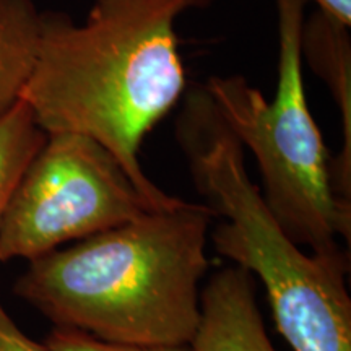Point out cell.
<instances>
[{
	"label": "cell",
	"mask_w": 351,
	"mask_h": 351,
	"mask_svg": "<svg viewBox=\"0 0 351 351\" xmlns=\"http://www.w3.org/2000/svg\"><path fill=\"white\" fill-rule=\"evenodd\" d=\"M152 204L103 145L46 134L0 219V262L33 258L142 217Z\"/></svg>",
	"instance_id": "5"
},
{
	"label": "cell",
	"mask_w": 351,
	"mask_h": 351,
	"mask_svg": "<svg viewBox=\"0 0 351 351\" xmlns=\"http://www.w3.org/2000/svg\"><path fill=\"white\" fill-rule=\"evenodd\" d=\"M44 142L46 132L21 99L0 117V219L21 174Z\"/></svg>",
	"instance_id": "9"
},
{
	"label": "cell",
	"mask_w": 351,
	"mask_h": 351,
	"mask_svg": "<svg viewBox=\"0 0 351 351\" xmlns=\"http://www.w3.org/2000/svg\"><path fill=\"white\" fill-rule=\"evenodd\" d=\"M208 205L181 200L29 261L15 295L99 340L189 345L208 270Z\"/></svg>",
	"instance_id": "2"
},
{
	"label": "cell",
	"mask_w": 351,
	"mask_h": 351,
	"mask_svg": "<svg viewBox=\"0 0 351 351\" xmlns=\"http://www.w3.org/2000/svg\"><path fill=\"white\" fill-rule=\"evenodd\" d=\"M208 0H93L83 23L41 15L36 56L20 99L46 134L73 132L103 145L155 208L181 199L140 165L148 132L186 90L176 23Z\"/></svg>",
	"instance_id": "1"
},
{
	"label": "cell",
	"mask_w": 351,
	"mask_h": 351,
	"mask_svg": "<svg viewBox=\"0 0 351 351\" xmlns=\"http://www.w3.org/2000/svg\"><path fill=\"white\" fill-rule=\"evenodd\" d=\"M41 13L33 0H0V117L20 101L36 56Z\"/></svg>",
	"instance_id": "8"
},
{
	"label": "cell",
	"mask_w": 351,
	"mask_h": 351,
	"mask_svg": "<svg viewBox=\"0 0 351 351\" xmlns=\"http://www.w3.org/2000/svg\"><path fill=\"white\" fill-rule=\"evenodd\" d=\"M49 351H192L189 345H127L99 340L75 328L54 327L44 340Z\"/></svg>",
	"instance_id": "10"
},
{
	"label": "cell",
	"mask_w": 351,
	"mask_h": 351,
	"mask_svg": "<svg viewBox=\"0 0 351 351\" xmlns=\"http://www.w3.org/2000/svg\"><path fill=\"white\" fill-rule=\"evenodd\" d=\"M350 26L317 10L304 20L301 34V56L315 75L327 83L341 116L343 145L339 156L332 158L333 191L351 205V39Z\"/></svg>",
	"instance_id": "7"
},
{
	"label": "cell",
	"mask_w": 351,
	"mask_h": 351,
	"mask_svg": "<svg viewBox=\"0 0 351 351\" xmlns=\"http://www.w3.org/2000/svg\"><path fill=\"white\" fill-rule=\"evenodd\" d=\"M319 10L345 26L351 25V0H313Z\"/></svg>",
	"instance_id": "12"
},
{
	"label": "cell",
	"mask_w": 351,
	"mask_h": 351,
	"mask_svg": "<svg viewBox=\"0 0 351 351\" xmlns=\"http://www.w3.org/2000/svg\"><path fill=\"white\" fill-rule=\"evenodd\" d=\"M197 189L223 221L218 254L256 275L278 332L293 351H351L348 254H307L282 230L245 169L243 145L207 91H192L178 122Z\"/></svg>",
	"instance_id": "3"
},
{
	"label": "cell",
	"mask_w": 351,
	"mask_h": 351,
	"mask_svg": "<svg viewBox=\"0 0 351 351\" xmlns=\"http://www.w3.org/2000/svg\"><path fill=\"white\" fill-rule=\"evenodd\" d=\"M278 78L271 101L241 75L212 77L205 86L218 112L252 152L262 197L282 230L315 256H343L351 205L333 191L330 156L306 98L301 34L306 0H275Z\"/></svg>",
	"instance_id": "4"
},
{
	"label": "cell",
	"mask_w": 351,
	"mask_h": 351,
	"mask_svg": "<svg viewBox=\"0 0 351 351\" xmlns=\"http://www.w3.org/2000/svg\"><path fill=\"white\" fill-rule=\"evenodd\" d=\"M0 351H49L44 343L29 339L13 322L5 307L0 302Z\"/></svg>",
	"instance_id": "11"
},
{
	"label": "cell",
	"mask_w": 351,
	"mask_h": 351,
	"mask_svg": "<svg viewBox=\"0 0 351 351\" xmlns=\"http://www.w3.org/2000/svg\"><path fill=\"white\" fill-rule=\"evenodd\" d=\"M192 351H278L263 326L254 276L238 265L215 271L200 291Z\"/></svg>",
	"instance_id": "6"
}]
</instances>
